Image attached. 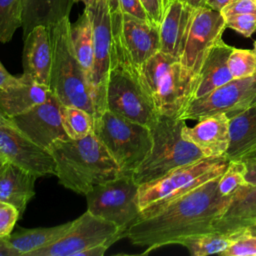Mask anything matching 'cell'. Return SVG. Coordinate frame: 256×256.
I'll return each mask as SVG.
<instances>
[{"instance_id": "obj_30", "label": "cell", "mask_w": 256, "mask_h": 256, "mask_svg": "<svg viewBox=\"0 0 256 256\" xmlns=\"http://www.w3.org/2000/svg\"><path fill=\"white\" fill-rule=\"evenodd\" d=\"M23 0H0V42H9L22 27Z\"/></svg>"}, {"instance_id": "obj_37", "label": "cell", "mask_w": 256, "mask_h": 256, "mask_svg": "<svg viewBox=\"0 0 256 256\" xmlns=\"http://www.w3.org/2000/svg\"><path fill=\"white\" fill-rule=\"evenodd\" d=\"M220 12L224 18L237 14H256V0H230Z\"/></svg>"}, {"instance_id": "obj_15", "label": "cell", "mask_w": 256, "mask_h": 256, "mask_svg": "<svg viewBox=\"0 0 256 256\" xmlns=\"http://www.w3.org/2000/svg\"><path fill=\"white\" fill-rule=\"evenodd\" d=\"M61 104L51 93L44 102L11 119L29 139L49 150L54 142L69 138L62 124Z\"/></svg>"}, {"instance_id": "obj_3", "label": "cell", "mask_w": 256, "mask_h": 256, "mask_svg": "<svg viewBox=\"0 0 256 256\" xmlns=\"http://www.w3.org/2000/svg\"><path fill=\"white\" fill-rule=\"evenodd\" d=\"M119 14L120 12L111 13L114 49L106 84V109L151 128L157 121L159 113L145 86L141 68L132 61L121 41Z\"/></svg>"}, {"instance_id": "obj_7", "label": "cell", "mask_w": 256, "mask_h": 256, "mask_svg": "<svg viewBox=\"0 0 256 256\" xmlns=\"http://www.w3.org/2000/svg\"><path fill=\"white\" fill-rule=\"evenodd\" d=\"M93 133L125 174H132L152 146L150 128L109 110L94 117Z\"/></svg>"}, {"instance_id": "obj_47", "label": "cell", "mask_w": 256, "mask_h": 256, "mask_svg": "<svg viewBox=\"0 0 256 256\" xmlns=\"http://www.w3.org/2000/svg\"><path fill=\"white\" fill-rule=\"evenodd\" d=\"M74 2H79V1H81V2H83L84 4H85V7H87V6H90L91 4H93L96 0H73Z\"/></svg>"}, {"instance_id": "obj_34", "label": "cell", "mask_w": 256, "mask_h": 256, "mask_svg": "<svg viewBox=\"0 0 256 256\" xmlns=\"http://www.w3.org/2000/svg\"><path fill=\"white\" fill-rule=\"evenodd\" d=\"M225 19L226 27L244 37H251L256 31V14H237Z\"/></svg>"}, {"instance_id": "obj_2", "label": "cell", "mask_w": 256, "mask_h": 256, "mask_svg": "<svg viewBox=\"0 0 256 256\" xmlns=\"http://www.w3.org/2000/svg\"><path fill=\"white\" fill-rule=\"evenodd\" d=\"M59 183L86 195L95 186L125 174L92 132L80 139L58 140L48 150Z\"/></svg>"}, {"instance_id": "obj_20", "label": "cell", "mask_w": 256, "mask_h": 256, "mask_svg": "<svg viewBox=\"0 0 256 256\" xmlns=\"http://www.w3.org/2000/svg\"><path fill=\"white\" fill-rule=\"evenodd\" d=\"M193 9L182 0H170L166 4L159 26L161 52L180 58Z\"/></svg>"}, {"instance_id": "obj_13", "label": "cell", "mask_w": 256, "mask_h": 256, "mask_svg": "<svg viewBox=\"0 0 256 256\" xmlns=\"http://www.w3.org/2000/svg\"><path fill=\"white\" fill-rule=\"evenodd\" d=\"M0 157L37 177L56 175L51 153L29 139L12 121L0 113Z\"/></svg>"}, {"instance_id": "obj_31", "label": "cell", "mask_w": 256, "mask_h": 256, "mask_svg": "<svg viewBox=\"0 0 256 256\" xmlns=\"http://www.w3.org/2000/svg\"><path fill=\"white\" fill-rule=\"evenodd\" d=\"M246 163L241 160H231L218 180V191L224 197L233 196L238 189L246 184Z\"/></svg>"}, {"instance_id": "obj_50", "label": "cell", "mask_w": 256, "mask_h": 256, "mask_svg": "<svg viewBox=\"0 0 256 256\" xmlns=\"http://www.w3.org/2000/svg\"><path fill=\"white\" fill-rule=\"evenodd\" d=\"M170 0H164V4H165V6H166V4L169 2Z\"/></svg>"}, {"instance_id": "obj_16", "label": "cell", "mask_w": 256, "mask_h": 256, "mask_svg": "<svg viewBox=\"0 0 256 256\" xmlns=\"http://www.w3.org/2000/svg\"><path fill=\"white\" fill-rule=\"evenodd\" d=\"M119 33L128 55L140 68L149 58L160 51L159 26L150 21L120 13Z\"/></svg>"}, {"instance_id": "obj_44", "label": "cell", "mask_w": 256, "mask_h": 256, "mask_svg": "<svg viewBox=\"0 0 256 256\" xmlns=\"http://www.w3.org/2000/svg\"><path fill=\"white\" fill-rule=\"evenodd\" d=\"M238 160H241L245 163H249V162H255L256 161V146L251 149L250 151H248L246 154H244L241 158H239Z\"/></svg>"}, {"instance_id": "obj_19", "label": "cell", "mask_w": 256, "mask_h": 256, "mask_svg": "<svg viewBox=\"0 0 256 256\" xmlns=\"http://www.w3.org/2000/svg\"><path fill=\"white\" fill-rule=\"evenodd\" d=\"M256 220V185L244 184L231 197L222 214L214 221L213 231L237 235Z\"/></svg>"}, {"instance_id": "obj_46", "label": "cell", "mask_w": 256, "mask_h": 256, "mask_svg": "<svg viewBox=\"0 0 256 256\" xmlns=\"http://www.w3.org/2000/svg\"><path fill=\"white\" fill-rule=\"evenodd\" d=\"M192 8H197L200 6H204L205 0H182Z\"/></svg>"}, {"instance_id": "obj_5", "label": "cell", "mask_w": 256, "mask_h": 256, "mask_svg": "<svg viewBox=\"0 0 256 256\" xmlns=\"http://www.w3.org/2000/svg\"><path fill=\"white\" fill-rule=\"evenodd\" d=\"M186 121L179 117L159 115L150 128L151 149L143 162L132 173L140 185L164 176L179 167L204 158L200 150L182 135Z\"/></svg>"}, {"instance_id": "obj_41", "label": "cell", "mask_w": 256, "mask_h": 256, "mask_svg": "<svg viewBox=\"0 0 256 256\" xmlns=\"http://www.w3.org/2000/svg\"><path fill=\"white\" fill-rule=\"evenodd\" d=\"M245 181L248 184L256 185V161L246 163Z\"/></svg>"}, {"instance_id": "obj_8", "label": "cell", "mask_w": 256, "mask_h": 256, "mask_svg": "<svg viewBox=\"0 0 256 256\" xmlns=\"http://www.w3.org/2000/svg\"><path fill=\"white\" fill-rule=\"evenodd\" d=\"M229 160L223 157L202 158L179 167L155 180L139 185L137 202L140 213L158 208L207 181L219 177Z\"/></svg>"}, {"instance_id": "obj_28", "label": "cell", "mask_w": 256, "mask_h": 256, "mask_svg": "<svg viewBox=\"0 0 256 256\" xmlns=\"http://www.w3.org/2000/svg\"><path fill=\"white\" fill-rule=\"evenodd\" d=\"M233 237L216 231H210L186 238L181 245L184 246L191 255L207 256L211 254H219L225 251Z\"/></svg>"}, {"instance_id": "obj_38", "label": "cell", "mask_w": 256, "mask_h": 256, "mask_svg": "<svg viewBox=\"0 0 256 256\" xmlns=\"http://www.w3.org/2000/svg\"><path fill=\"white\" fill-rule=\"evenodd\" d=\"M140 2L147 13L149 20L153 24L160 26L165 11L164 0H140Z\"/></svg>"}, {"instance_id": "obj_29", "label": "cell", "mask_w": 256, "mask_h": 256, "mask_svg": "<svg viewBox=\"0 0 256 256\" xmlns=\"http://www.w3.org/2000/svg\"><path fill=\"white\" fill-rule=\"evenodd\" d=\"M61 116L63 128L70 139L84 138L93 132L94 116L88 111L61 104Z\"/></svg>"}, {"instance_id": "obj_1", "label": "cell", "mask_w": 256, "mask_h": 256, "mask_svg": "<svg viewBox=\"0 0 256 256\" xmlns=\"http://www.w3.org/2000/svg\"><path fill=\"white\" fill-rule=\"evenodd\" d=\"M219 177L158 208L141 212L128 228L127 238L132 244L145 247L143 254H147L166 245H181L190 236L213 231L214 221L232 197L219 193Z\"/></svg>"}, {"instance_id": "obj_24", "label": "cell", "mask_w": 256, "mask_h": 256, "mask_svg": "<svg viewBox=\"0 0 256 256\" xmlns=\"http://www.w3.org/2000/svg\"><path fill=\"white\" fill-rule=\"evenodd\" d=\"M256 146V105L229 118V146L225 157L238 160Z\"/></svg>"}, {"instance_id": "obj_25", "label": "cell", "mask_w": 256, "mask_h": 256, "mask_svg": "<svg viewBox=\"0 0 256 256\" xmlns=\"http://www.w3.org/2000/svg\"><path fill=\"white\" fill-rule=\"evenodd\" d=\"M73 0H23V38L36 26L52 27L69 16Z\"/></svg>"}, {"instance_id": "obj_26", "label": "cell", "mask_w": 256, "mask_h": 256, "mask_svg": "<svg viewBox=\"0 0 256 256\" xmlns=\"http://www.w3.org/2000/svg\"><path fill=\"white\" fill-rule=\"evenodd\" d=\"M71 225L72 221L53 227L19 229L8 235L7 239L19 256H29L32 252L44 248L62 237Z\"/></svg>"}, {"instance_id": "obj_40", "label": "cell", "mask_w": 256, "mask_h": 256, "mask_svg": "<svg viewBox=\"0 0 256 256\" xmlns=\"http://www.w3.org/2000/svg\"><path fill=\"white\" fill-rule=\"evenodd\" d=\"M0 256H19L18 252L10 245L7 236L0 237Z\"/></svg>"}, {"instance_id": "obj_17", "label": "cell", "mask_w": 256, "mask_h": 256, "mask_svg": "<svg viewBox=\"0 0 256 256\" xmlns=\"http://www.w3.org/2000/svg\"><path fill=\"white\" fill-rule=\"evenodd\" d=\"M182 135L195 145L204 157H223L229 146V118L225 113L201 118L193 127L185 124Z\"/></svg>"}, {"instance_id": "obj_14", "label": "cell", "mask_w": 256, "mask_h": 256, "mask_svg": "<svg viewBox=\"0 0 256 256\" xmlns=\"http://www.w3.org/2000/svg\"><path fill=\"white\" fill-rule=\"evenodd\" d=\"M254 81L253 77L233 79L200 97L194 98L187 105L179 118L200 120L218 113H225L228 118L247 108V97Z\"/></svg>"}, {"instance_id": "obj_23", "label": "cell", "mask_w": 256, "mask_h": 256, "mask_svg": "<svg viewBox=\"0 0 256 256\" xmlns=\"http://www.w3.org/2000/svg\"><path fill=\"white\" fill-rule=\"evenodd\" d=\"M37 178L29 171L5 162L0 169V201L15 206L22 215L28 202L35 195Z\"/></svg>"}, {"instance_id": "obj_39", "label": "cell", "mask_w": 256, "mask_h": 256, "mask_svg": "<svg viewBox=\"0 0 256 256\" xmlns=\"http://www.w3.org/2000/svg\"><path fill=\"white\" fill-rule=\"evenodd\" d=\"M19 81V77L11 75L0 62V88L15 84Z\"/></svg>"}, {"instance_id": "obj_9", "label": "cell", "mask_w": 256, "mask_h": 256, "mask_svg": "<svg viewBox=\"0 0 256 256\" xmlns=\"http://www.w3.org/2000/svg\"><path fill=\"white\" fill-rule=\"evenodd\" d=\"M138 188L132 174H122L101 183L85 195L87 210L128 232L140 215Z\"/></svg>"}, {"instance_id": "obj_22", "label": "cell", "mask_w": 256, "mask_h": 256, "mask_svg": "<svg viewBox=\"0 0 256 256\" xmlns=\"http://www.w3.org/2000/svg\"><path fill=\"white\" fill-rule=\"evenodd\" d=\"M232 49L233 47L222 39L210 48L200 67L193 99L233 80L228 67V58Z\"/></svg>"}, {"instance_id": "obj_6", "label": "cell", "mask_w": 256, "mask_h": 256, "mask_svg": "<svg viewBox=\"0 0 256 256\" xmlns=\"http://www.w3.org/2000/svg\"><path fill=\"white\" fill-rule=\"evenodd\" d=\"M141 73L159 115L180 117L193 99L197 78L179 59L161 51L141 66Z\"/></svg>"}, {"instance_id": "obj_27", "label": "cell", "mask_w": 256, "mask_h": 256, "mask_svg": "<svg viewBox=\"0 0 256 256\" xmlns=\"http://www.w3.org/2000/svg\"><path fill=\"white\" fill-rule=\"evenodd\" d=\"M70 32L76 58L83 68L90 86L94 65V40L92 22L88 12L85 9L78 20L71 24Z\"/></svg>"}, {"instance_id": "obj_32", "label": "cell", "mask_w": 256, "mask_h": 256, "mask_svg": "<svg viewBox=\"0 0 256 256\" xmlns=\"http://www.w3.org/2000/svg\"><path fill=\"white\" fill-rule=\"evenodd\" d=\"M228 67L233 79H242L256 75V53L249 49H232L228 58Z\"/></svg>"}, {"instance_id": "obj_43", "label": "cell", "mask_w": 256, "mask_h": 256, "mask_svg": "<svg viewBox=\"0 0 256 256\" xmlns=\"http://www.w3.org/2000/svg\"><path fill=\"white\" fill-rule=\"evenodd\" d=\"M252 105H256V75L254 76V81L247 97V106Z\"/></svg>"}, {"instance_id": "obj_42", "label": "cell", "mask_w": 256, "mask_h": 256, "mask_svg": "<svg viewBox=\"0 0 256 256\" xmlns=\"http://www.w3.org/2000/svg\"><path fill=\"white\" fill-rule=\"evenodd\" d=\"M230 0H205L204 6H207L211 9L221 11V9L229 2Z\"/></svg>"}, {"instance_id": "obj_35", "label": "cell", "mask_w": 256, "mask_h": 256, "mask_svg": "<svg viewBox=\"0 0 256 256\" xmlns=\"http://www.w3.org/2000/svg\"><path fill=\"white\" fill-rule=\"evenodd\" d=\"M111 13H126L141 20L150 21L140 0H107ZM151 22V21H150Z\"/></svg>"}, {"instance_id": "obj_11", "label": "cell", "mask_w": 256, "mask_h": 256, "mask_svg": "<svg viewBox=\"0 0 256 256\" xmlns=\"http://www.w3.org/2000/svg\"><path fill=\"white\" fill-rule=\"evenodd\" d=\"M85 10L92 22L94 40V65L90 89L95 117L106 110L105 94L114 49V29L107 0H96L90 6L85 7Z\"/></svg>"}, {"instance_id": "obj_18", "label": "cell", "mask_w": 256, "mask_h": 256, "mask_svg": "<svg viewBox=\"0 0 256 256\" xmlns=\"http://www.w3.org/2000/svg\"><path fill=\"white\" fill-rule=\"evenodd\" d=\"M24 74L38 84L49 87L52 66V44L49 28L39 25L24 37Z\"/></svg>"}, {"instance_id": "obj_21", "label": "cell", "mask_w": 256, "mask_h": 256, "mask_svg": "<svg viewBox=\"0 0 256 256\" xmlns=\"http://www.w3.org/2000/svg\"><path fill=\"white\" fill-rule=\"evenodd\" d=\"M51 93L48 86L36 83L23 73L17 83L0 88V113L13 118L44 102Z\"/></svg>"}, {"instance_id": "obj_4", "label": "cell", "mask_w": 256, "mask_h": 256, "mask_svg": "<svg viewBox=\"0 0 256 256\" xmlns=\"http://www.w3.org/2000/svg\"><path fill=\"white\" fill-rule=\"evenodd\" d=\"M70 27L71 22L67 16L49 28L52 44L49 88L62 104L82 108L94 116L89 82L76 58Z\"/></svg>"}, {"instance_id": "obj_49", "label": "cell", "mask_w": 256, "mask_h": 256, "mask_svg": "<svg viewBox=\"0 0 256 256\" xmlns=\"http://www.w3.org/2000/svg\"><path fill=\"white\" fill-rule=\"evenodd\" d=\"M253 50H254V52L256 53V41H255L254 44H253Z\"/></svg>"}, {"instance_id": "obj_36", "label": "cell", "mask_w": 256, "mask_h": 256, "mask_svg": "<svg viewBox=\"0 0 256 256\" xmlns=\"http://www.w3.org/2000/svg\"><path fill=\"white\" fill-rule=\"evenodd\" d=\"M20 217L21 214L15 206L0 201V237L10 235Z\"/></svg>"}, {"instance_id": "obj_45", "label": "cell", "mask_w": 256, "mask_h": 256, "mask_svg": "<svg viewBox=\"0 0 256 256\" xmlns=\"http://www.w3.org/2000/svg\"><path fill=\"white\" fill-rule=\"evenodd\" d=\"M242 233H246L249 235H253L256 237V220H254L250 225H248L243 231Z\"/></svg>"}, {"instance_id": "obj_12", "label": "cell", "mask_w": 256, "mask_h": 256, "mask_svg": "<svg viewBox=\"0 0 256 256\" xmlns=\"http://www.w3.org/2000/svg\"><path fill=\"white\" fill-rule=\"evenodd\" d=\"M225 19L220 11L207 6L193 9L184 47L180 55L183 67L197 78L202 62L210 50L222 39L226 29Z\"/></svg>"}, {"instance_id": "obj_10", "label": "cell", "mask_w": 256, "mask_h": 256, "mask_svg": "<svg viewBox=\"0 0 256 256\" xmlns=\"http://www.w3.org/2000/svg\"><path fill=\"white\" fill-rule=\"evenodd\" d=\"M124 237H127L126 230L87 210L72 221L70 229L62 237L29 256H78L95 246L110 247Z\"/></svg>"}, {"instance_id": "obj_48", "label": "cell", "mask_w": 256, "mask_h": 256, "mask_svg": "<svg viewBox=\"0 0 256 256\" xmlns=\"http://www.w3.org/2000/svg\"><path fill=\"white\" fill-rule=\"evenodd\" d=\"M4 163H5V161L0 157V169H1V167L4 165Z\"/></svg>"}, {"instance_id": "obj_33", "label": "cell", "mask_w": 256, "mask_h": 256, "mask_svg": "<svg viewBox=\"0 0 256 256\" xmlns=\"http://www.w3.org/2000/svg\"><path fill=\"white\" fill-rule=\"evenodd\" d=\"M228 248L221 256H256V237L246 233L233 235Z\"/></svg>"}]
</instances>
